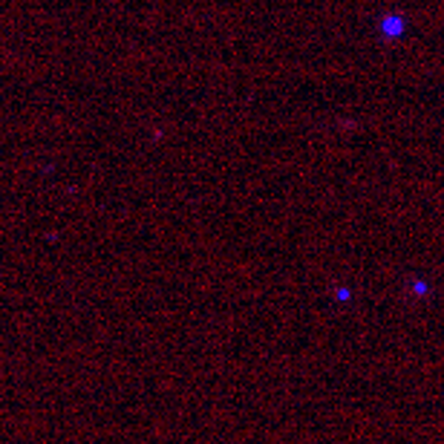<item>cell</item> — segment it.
I'll return each mask as SVG.
<instances>
[{
    "instance_id": "1",
    "label": "cell",
    "mask_w": 444,
    "mask_h": 444,
    "mask_svg": "<svg viewBox=\"0 0 444 444\" xmlns=\"http://www.w3.org/2000/svg\"><path fill=\"white\" fill-rule=\"evenodd\" d=\"M381 29H384V35H390V38L401 35V32H404V18H395V15H392V18H387L381 23Z\"/></svg>"
}]
</instances>
